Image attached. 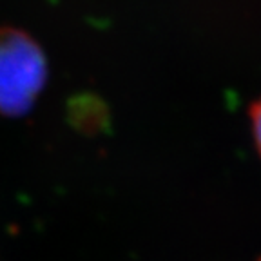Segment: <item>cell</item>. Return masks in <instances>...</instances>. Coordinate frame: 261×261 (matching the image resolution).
<instances>
[{"instance_id": "6da1fadb", "label": "cell", "mask_w": 261, "mask_h": 261, "mask_svg": "<svg viewBox=\"0 0 261 261\" xmlns=\"http://www.w3.org/2000/svg\"><path fill=\"white\" fill-rule=\"evenodd\" d=\"M45 78L47 64L40 45L20 29L0 28V113H28Z\"/></svg>"}, {"instance_id": "7a4b0ae2", "label": "cell", "mask_w": 261, "mask_h": 261, "mask_svg": "<svg viewBox=\"0 0 261 261\" xmlns=\"http://www.w3.org/2000/svg\"><path fill=\"white\" fill-rule=\"evenodd\" d=\"M250 123H252V136L257 151L261 154V98L250 107Z\"/></svg>"}]
</instances>
